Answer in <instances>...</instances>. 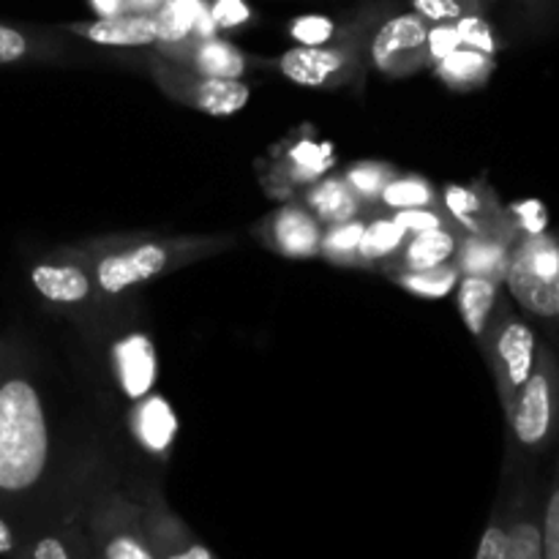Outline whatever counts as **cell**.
<instances>
[{"mask_svg": "<svg viewBox=\"0 0 559 559\" xmlns=\"http://www.w3.org/2000/svg\"><path fill=\"white\" fill-rule=\"evenodd\" d=\"M134 426L142 445H147L156 453L167 451L173 445L175 435H178V418H175L173 407L162 396H151L145 404H140Z\"/></svg>", "mask_w": 559, "mask_h": 559, "instance_id": "cell-15", "label": "cell"}, {"mask_svg": "<svg viewBox=\"0 0 559 559\" xmlns=\"http://www.w3.org/2000/svg\"><path fill=\"white\" fill-rule=\"evenodd\" d=\"M513 440L524 451H544L559 431V364L551 347H538L533 374L508 409Z\"/></svg>", "mask_w": 559, "mask_h": 559, "instance_id": "cell-2", "label": "cell"}, {"mask_svg": "<svg viewBox=\"0 0 559 559\" xmlns=\"http://www.w3.org/2000/svg\"><path fill=\"white\" fill-rule=\"evenodd\" d=\"M273 238L282 254L293 257H314L322 249V233L317 218H311L306 211L298 207H284L273 224Z\"/></svg>", "mask_w": 559, "mask_h": 559, "instance_id": "cell-10", "label": "cell"}, {"mask_svg": "<svg viewBox=\"0 0 559 559\" xmlns=\"http://www.w3.org/2000/svg\"><path fill=\"white\" fill-rule=\"evenodd\" d=\"M508 289L535 317H559V243L549 235H530L508 260Z\"/></svg>", "mask_w": 559, "mask_h": 559, "instance_id": "cell-3", "label": "cell"}, {"mask_svg": "<svg viewBox=\"0 0 559 559\" xmlns=\"http://www.w3.org/2000/svg\"><path fill=\"white\" fill-rule=\"evenodd\" d=\"M393 178V169L385 167V164H355L347 173V183L353 186V191L364 200H371V197H380L382 189L388 186V180Z\"/></svg>", "mask_w": 559, "mask_h": 559, "instance_id": "cell-25", "label": "cell"}, {"mask_svg": "<svg viewBox=\"0 0 559 559\" xmlns=\"http://www.w3.org/2000/svg\"><path fill=\"white\" fill-rule=\"evenodd\" d=\"M11 549H14V535H11L9 524L0 519V555H9Z\"/></svg>", "mask_w": 559, "mask_h": 559, "instance_id": "cell-40", "label": "cell"}, {"mask_svg": "<svg viewBox=\"0 0 559 559\" xmlns=\"http://www.w3.org/2000/svg\"><path fill=\"white\" fill-rule=\"evenodd\" d=\"M506 559H544L540 511H524L508 524Z\"/></svg>", "mask_w": 559, "mask_h": 559, "instance_id": "cell-20", "label": "cell"}, {"mask_svg": "<svg viewBox=\"0 0 559 559\" xmlns=\"http://www.w3.org/2000/svg\"><path fill=\"white\" fill-rule=\"evenodd\" d=\"M49 431L41 399L27 380L0 385V491H25L44 475Z\"/></svg>", "mask_w": 559, "mask_h": 559, "instance_id": "cell-1", "label": "cell"}, {"mask_svg": "<svg viewBox=\"0 0 559 559\" xmlns=\"http://www.w3.org/2000/svg\"><path fill=\"white\" fill-rule=\"evenodd\" d=\"M459 276H462L459 267L445 262V265L429 267V271H407L404 276H399V284L420 298H445L459 284Z\"/></svg>", "mask_w": 559, "mask_h": 559, "instance_id": "cell-21", "label": "cell"}, {"mask_svg": "<svg viewBox=\"0 0 559 559\" xmlns=\"http://www.w3.org/2000/svg\"><path fill=\"white\" fill-rule=\"evenodd\" d=\"M445 202L448 207H451L453 216L462 218V222H469L473 213H478L480 207L478 197H475L469 189H462V186H451V189L445 191Z\"/></svg>", "mask_w": 559, "mask_h": 559, "instance_id": "cell-35", "label": "cell"}, {"mask_svg": "<svg viewBox=\"0 0 559 559\" xmlns=\"http://www.w3.org/2000/svg\"><path fill=\"white\" fill-rule=\"evenodd\" d=\"M27 49H31V41H27L25 33L0 22V66L16 63V60L25 58Z\"/></svg>", "mask_w": 559, "mask_h": 559, "instance_id": "cell-33", "label": "cell"}, {"mask_svg": "<svg viewBox=\"0 0 559 559\" xmlns=\"http://www.w3.org/2000/svg\"><path fill=\"white\" fill-rule=\"evenodd\" d=\"M71 31L80 33L87 41L102 44V47H147V44L158 41L156 16L147 11L98 16L93 22L71 25Z\"/></svg>", "mask_w": 559, "mask_h": 559, "instance_id": "cell-7", "label": "cell"}, {"mask_svg": "<svg viewBox=\"0 0 559 559\" xmlns=\"http://www.w3.org/2000/svg\"><path fill=\"white\" fill-rule=\"evenodd\" d=\"M115 364H118V377L126 396H147V391L156 382V349H153L151 338L134 333V336L118 342V347H115Z\"/></svg>", "mask_w": 559, "mask_h": 559, "instance_id": "cell-9", "label": "cell"}, {"mask_svg": "<svg viewBox=\"0 0 559 559\" xmlns=\"http://www.w3.org/2000/svg\"><path fill=\"white\" fill-rule=\"evenodd\" d=\"M489 55L473 47L453 49L448 58H442L440 63H437V71H440V76L448 85H475V82H480L489 74Z\"/></svg>", "mask_w": 559, "mask_h": 559, "instance_id": "cell-19", "label": "cell"}, {"mask_svg": "<svg viewBox=\"0 0 559 559\" xmlns=\"http://www.w3.org/2000/svg\"><path fill=\"white\" fill-rule=\"evenodd\" d=\"M415 11L429 22H459L473 14L475 0H413Z\"/></svg>", "mask_w": 559, "mask_h": 559, "instance_id": "cell-28", "label": "cell"}, {"mask_svg": "<svg viewBox=\"0 0 559 559\" xmlns=\"http://www.w3.org/2000/svg\"><path fill=\"white\" fill-rule=\"evenodd\" d=\"M540 538H544V559H559V462L555 469V484L540 511Z\"/></svg>", "mask_w": 559, "mask_h": 559, "instance_id": "cell-26", "label": "cell"}, {"mask_svg": "<svg viewBox=\"0 0 559 559\" xmlns=\"http://www.w3.org/2000/svg\"><path fill=\"white\" fill-rule=\"evenodd\" d=\"M33 559H69V551L58 538H44L33 549Z\"/></svg>", "mask_w": 559, "mask_h": 559, "instance_id": "cell-38", "label": "cell"}, {"mask_svg": "<svg viewBox=\"0 0 559 559\" xmlns=\"http://www.w3.org/2000/svg\"><path fill=\"white\" fill-rule=\"evenodd\" d=\"M508 249L497 240H486V238H467L464 246L459 249V273L464 276H484V278H495L497 284L506 278L508 273Z\"/></svg>", "mask_w": 559, "mask_h": 559, "instance_id": "cell-14", "label": "cell"}, {"mask_svg": "<svg viewBox=\"0 0 559 559\" xmlns=\"http://www.w3.org/2000/svg\"><path fill=\"white\" fill-rule=\"evenodd\" d=\"M456 238L445 227L418 233L404 249V265H407V271H429V267L445 265L456 254Z\"/></svg>", "mask_w": 559, "mask_h": 559, "instance_id": "cell-17", "label": "cell"}, {"mask_svg": "<svg viewBox=\"0 0 559 559\" xmlns=\"http://www.w3.org/2000/svg\"><path fill=\"white\" fill-rule=\"evenodd\" d=\"M382 202L388 207H426L429 202H435V189L426 183L424 178H415V175H404V178H391L388 186L382 189Z\"/></svg>", "mask_w": 559, "mask_h": 559, "instance_id": "cell-23", "label": "cell"}, {"mask_svg": "<svg viewBox=\"0 0 559 559\" xmlns=\"http://www.w3.org/2000/svg\"><path fill=\"white\" fill-rule=\"evenodd\" d=\"M393 222H396L407 235L429 233V229L442 227V218L437 216L435 211H426V207H404V211H399L396 216H393Z\"/></svg>", "mask_w": 559, "mask_h": 559, "instance_id": "cell-32", "label": "cell"}, {"mask_svg": "<svg viewBox=\"0 0 559 559\" xmlns=\"http://www.w3.org/2000/svg\"><path fill=\"white\" fill-rule=\"evenodd\" d=\"M293 36L306 47H320L333 38V22L325 16H304L293 25Z\"/></svg>", "mask_w": 559, "mask_h": 559, "instance_id": "cell-29", "label": "cell"}, {"mask_svg": "<svg viewBox=\"0 0 559 559\" xmlns=\"http://www.w3.org/2000/svg\"><path fill=\"white\" fill-rule=\"evenodd\" d=\"M289 162L300 180H314L333 167V147L328 142L320 145V142L304 140L289 151Z\"/></svg>", "mask_w": 559, "mask_h": 559, "instance_id": "cell-24", "label": "cell"}, {"mask_svg": "<svg viewBox=\"0 0 559 559\" xmlns=\"http://www.w3.org/2000/svg\"><path fill=\"white\" fill-rule=\"evenodd\" d=\"M194 66L202 76H222V80H240L246 71V58L238 47L211 36L202 38L194 49Z\"/></svg>", "mask_w": 559, "mask_h": 559, "instance_id": "cell-18", "label": "cell"}, {"mask_svg": "<svg viewBox=\"0 0 559 559\" xmlns=\"http://www.w3.org/2000/svg\"><path fill=\"white\" fill-rule=\"evenodd\" d=\"M107 559H153V555L140 540L129 538V535H120V538L109 540Z\"/></svg>", "mask_w": 559, "mask_h": 559, "instance_id": "cell-37", "label": "cell"}, {"mask_svg": "<svg viewBox=\"0 0 559 559\" xmlns=\"http://www.w3.org/2000/svg\"><path fill=\"white\" fill-rule=\"evenodd\" d=\"M309 205L314 216L325 224H342L358 216L360 197L342 178H328L309 191Z\"/></svg>", "mask_w": 559, "mask_h": 559, "instance_id": "cell-13", "label": "cell"}, {"mask_svg": "<svg viewBox=\"0 0 559 559\" xmlns=\"http://www.w3.org/2000/svg\"><path fill=\"white\" fill-rule=\"evenodd\" d=\"M211 16L216 22V27H235L249 20V9L240 0H216Z\"/></svg>", "mask_w": 559, "mask_h": 559, "instance_id": "cell-36", "label": "cell"}, {"mask_svg": "<svg viewBox=\"0 0 559 559\" xmlns=\"http://www.w3.org/2000/svg\"><path fill=\"white\" fill-rule=\"evenodd\" d=\"M497 282L484 276H464L459 282V311L467 322L469 333L480 336L489 325V317L497 306Z\"/></svg>", "mask_w": 559, "mask_h": 559, "instance_id": "cell-16", "label": "cell"}, {"mask_svg": "<svg viewBox=\"0 0 559 559\" xmlns=\"http://www.w3.org/2000/svg\"><path fill=\"white\" fill-rule=\"evenodd\" d=\"M426 41H429V20H424L418 11L396 14L382 22L371 38V60L385 74H409L429 58Z\"/></svg>", "mask_w": 559, "mask_h": 559, "instance_id": "cell-4", "label": "cell"}, {"mask_svg": "<svg viewBox=\"0 0 559 559\" xmlns=\"http://www.w3.org/2000/svg\"><path fill=\"white\" fill-rule=\"evenodd\" d=\"M456 31L459 38H462V47L480 49V52H491V47H495V44H491L489 27H486V22L480 20V16H464V20L456 22Z\"/></svg>", "mask_w": 559, "mask_h": 559, "instance_id": "cell-31", "label": "cell"}, {"mask_svg": "<svg viewBox=\"0 0 559 559\" xmlns=\"http://www.w3.org/2000/svg\"><path fill=\"white\" fill-rule=\"evenodd\" d=\"M93 5H96L98 16L123 14V0H93Z\"/></svg>", "mask_w": 559, "mask_h": 559, "instance_id": "cell-39", "label": "cell"}, {"mask_svg": "<svg viewBox=\"0 0 559 559\" xmlns=\"http://www.w3.org/2000/svg\"><path fill=\"white\" fill-rule=\"evenodd\" d=\"M31 282L52 304H80L91 293L85 271L74 265H38L33 267Z\"/></svg>", "mask_w": 559, "mask_h": 559, "instance_id": "cell-12", "label": "cell"}, {"mask_svg": "<svg viewBox=\"0 0 559 559\" xmlns=\"http://www.w3.org/2000/svg\"><path fill=\"white\" fill-rule=\"evenodd\" d=\"M535 358H538V342H535L533 328L522 320H513V317L502 322L495 342V374L502 402H506V413L511 409L519 388L533 374Z\"/></svg>", "mask_w": 559, "mask_h": 559, "instance_id": "cell-5", "label": "cell"}, {"mask_svg": "<svg viewBox=\"0 0 559 559\" xmlns=\"http://www.w3.org/2000/svg\"><path fill=\"white\" fill-rule=\"evenodd\" d=\"M462 47V38H459V31L453 22H437V27H429V41H426V49H429V58L440 63L442 58L453 52V49Z\"/></svg>", "mask_w": 559, "mask_h": 559, "instance_id": "cell-30", "label": "cell"}, {"mask_svg": "<svg viewBox=\"0 0 559 559\" xmlns=\"http://www.w3.org/2000/svg\"><path fill=\"white\" fill-rule=\"evenodd\" d=\"M249 85L240 80H222V76H202L191 87V102L197 109L213 115V118H227L240 112L249 104Z\"/></svg>", "mask_w": 559, "mask_h": 559, "instance_id": "cell-11", "label": "cell"}, {"mask_svg": "<svg viewBox=\"0 0 559 559\" xmlns=\"http://www.w3.org/2000/svg\"><path fill=\"white\" fill-rule=\"evenodd\" d=\"M404 235L407 233H404L393 218H380V222L369 224V227L364 229L358 257H364V260H382V257H391L393 251L404 243Z\"/></svg>", "mask_w": 559, "mask_h": 559, "instance_id": "cell-22", "label": "cell"}, {"mask_svg": "<svg viewBox=\"0 0 559 559\" xmlns=\"http://www.w3.org/2000/svg\"><path fill=\"white\" fill-rule=\"evenodd\" d=\"M508 551V527L502 522L489 524V530L484 533L478 546V555L475 559H506Z\"/></svg>", "mask_w": 559, "mask_h": 559, "instance_id": "cell-34", "label": "cell"}, {"mask_svg": "<svg viewBox=\"0 0 559 559\" xmlns=\"http://www.w3.org/2000/svg\"><path fill=\"white\" fill-rule=\"evenodd\" d=\"M167 559H213L211 551L205 549V546H189L186 551H180V555H173Z\"/></svg>", "mask_w": 559, "mask_h": 559, "instance_id": "cell-41", "label": "cell"}, {"mask_svg": "<svg viewBox=\"0 0 559 559\" xmlns=\"http://www.w3.org/2000/svg\"><path fill=\"white\" fill-rule=\"evenodd\" d=\"M364 229L366 224L355 222V218H349V222H342V224H331L328 235L322 238V249H325L328 257H336V260L338 257L358 254Z\"/></svg>", "mask_w": 559, "mask_h": 559, "instance_id": "cell-27", "label": "cell"}, {"mask_svg": "<svg viewBox=\"0 0 559 559\" xmlns=\"http://www.w3.org/2000/svg\"><path fill=\"white\" fill-rule=\"evenodd\" d=\"M524 3H530V5H549V3H555V0H524Z\"/></svg>", "mask_w": 559, "mask_h": 559, "instance_id": "cell-42", "label": "cell"}, {"mask_svg": "<svg viewBox=\"0 0 559 559\" xmlns=\"http://www.w3.org/2000/svg\"><path fill=\"white\" fill-rule=\"evenodd\" d=\"M164 265H167V249H162L156 243L136 246V249L123 251V254H112L98 262V287L109 295H118L123 289L134 287V284L158 276L164 271Z\"/></svg>", "mask_w": 559, "mask_h": 559, "instance_id": "cell-6", "label": "cell"}, {"mask_svg": "<svg viewBox=\"0 0 559 559\" xmlns=\"http://www.w3.org/2000/svg\"><path fill=\"white\" fill-rule=\"evenodd\" d=\"M349 55L344 49L328 47V44H320V47H306V44H298L289 52L282 55L278 60V69L287 80H293L295 85L304 87H322L338 74V71L347 66Z\"/></svg>", "mask_w": 559, "mask_h": 559, "instance_id": "cell-8", "label": "cell"}]
</instances>
